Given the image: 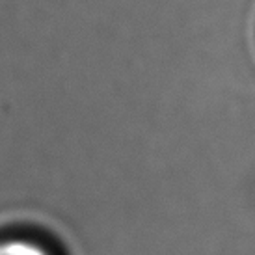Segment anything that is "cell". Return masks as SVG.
<instances>
[{
  "instance_id": "6da1fadb",
  "label": "cell",
  "mask_w": 255,
  "mask_h": 255,
  "mask_svg": "<svg viewBox=\"0 0 255 255\" xmlns=\"http://www.w3.org/2000/svg\"><path fill=\"white\" fill-rule=\"evenodd\" d=\"M0 255H62L49 237L30 229L0 231Z\"/></svg>"
}]
</instances>
